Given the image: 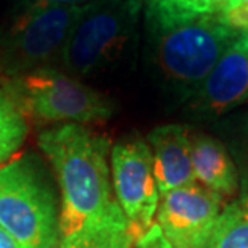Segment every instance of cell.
Masks as SVG:
<instances>
[{
	"mask_svg": "<svg viewBox=\"0 0 248 248\" xmlns=\"http://www.w3.org/2000/svg\"><path fill=\"white\" fill-rule=\"evenodd\" d=\"M37 143L60 187L62 239L120 208L111 187L110 140L105 136L68 123L46 129Z\"/></svg>",
	"mask_w": 248,
	"mask_h": 248,
	"instance_id": "cell-1",
	"label": "cell"
},
{
	"mask_svg": "<svg viewBox=\"0 0 248 248\" xmlns=\"http://www.w3.org/2000/svg\"><path fill=\"white\" fill-rule=\"evenodd\" d=\"M150 53L160 79L182 98H192L240 32L219 15L170 26H152Z\"/></svg>",
	"mask_w": 248,
	"mask_h": 248,
	"instance_id": "cell-2",
	"label": "cell"
},
{
	"mask_svg": "<svg viewBox=\"0 0 248 248\" xmlns=\"http://www.w3.org/2000/svg\"><path fill=\"white\" fill-rule=\"evenodd\" d=\"M0 227L18 248H58L60 211L41 161L23 155L0 166Z\"/></svg>",
	"mask_w": 248,
	"mask_h": 248,
	"instance_id": "cell-3",
	"label": "cell"
},
{
	"mask_svg": "<svg viewBox=\"0 0 248 248\" xmlns=\"http://www.w3.org/2000/svg\"><path fill=\"white\" fill-rule=\"evenodd\" d=\"M142 0H95L82 5L63 50L64 73L81 79L118 64L136 39Z\"/></svg>",
	"mask_w": 248,
	"mask_h": 248,
	"instance_id": "cell-4",
	"label": "cell"
},
{
	"mask_svg": "<svg viewBox=\"0 0 248 248\" xmlns=\"http://www.w3.org/2000/svg\"><path fill=\"white\" fill-rule=\"evenodd\" d=\"M8 93L24 116L41 123H102L115 113L111 100L57 68L18 74L10 84Z\"/></svg>",
	"mask_w": 248,
	"mask_h": 248,
	"instance_id": "cell-5",
	"label": "cell"
},
{
	"mask_svg": "<svg viewBox=\"0 0 248 248\" xmlns=\"http://www.w3.org/2000/svg\"><path fill=\"white\" fill-rule=\"evenodd\" d=\"M82 5L23 7L2 37L3 57L15 76L60 64Z\"/></svg>",
	"mask_w": 248,
	"mask_h": 248,
	"instance_id": "cell-6",
	"label": "cell"
},
{
	"mask_svg": "<svg viewBox=\"0 0 248 248\" xmlns=\"http://www.w3.org/2000/svg\"><path fill=\"white\" fill-rule=\"evenodd\" d=\"M110 172L115 200L127 221L134 240L155 224L160 203L153 156L143 139H126L110 150Z\"/></svg>",
	"mask_w": 248,
	"mask_h": 248,
	"instance_id": "cell-7",
	"label": "cell"
},
{
	"mask_svg": "<svg viewBox=\"0 0 248 248\" xmlns=\"http://www.w3.org/2000/svg\"><path fill=\"white\" fill-rule=\"evenodd\" d=\"M222 206L221 197L195 182L160 195L155 224L172 248H193Z\"/></svg>",
	"mask_w": 248,
	"mask_h": 248,
	"instance_id": "cell-8",
	"label": "cell"
},
{
	"mask_svg": "<svg viewBox=\"0 0 248 248\" xmlns=\"http://www.w3.org/2000/svg\"><path fill=\"white\" fill-rule=\"evenodd\" d=\"M190 100L208 116L224 115L248 100V32L235 37Z\"/></svg>",
	"mask_w": 248,
	"mask_h": 248,
	"instance_id": "cell-9",
	"label": "cell"
},
{
	"mask_svg": "<svg viewBox=\"0 0 248 248\" xmlns=\"http://www.w3.org/2000/svg\"><path fill=\"white\" fill-rule=\"evenodd\" d=\"M153 172L160 195L195 184L190 158V129L182 124H163L148 134Z\"/></svg>",
	"mask_w": 248,
	"mask_h": 248,
	"instance_id": "cell-10",
	"label": "cell"
},
{
	"mask_svg": "<svg viewBox=\"0 0 248 248\" xmlns=\"http://www.w3.org/2000/svg\"><path fill=\"white\" fill-rule=\"evenodd\" d=\"M190 158L198 186L216 193L222 200L235 195L239 187L235 165L217 139L190 132Z\"/></svg>",
	"mask_w": 248,
	"mask_h": 248,
	"instance_id": "cell-11",
	"label": "cell"
},
{
	"mask_svg": "<svg viewBox=\"0 0 248 248\" xmlns=\"http://www.w3.org/2000/svg\"><path fill=\"white\" fill-rule=\"evenodd\" d=\"M193 248H248V193L222 206Z\"/></svg>",
	"mask_w": 248,
	"mask_h": 248,
	"instance_id": "cell-12",
	"label": "cell"
},
{
	"mask_svg": "<svg viewBox=\"0 0 248 248\" xmlns=\"http://www.w3.org/2000/svg\"><path fill=\"white\" fill-rule=\"evenodd\" d=\"M134 237L121 208L60 240L58 248H132Z\"/></svg>",
	"mask_w": 248,
	"mask_h": 248,
	"instance_id": "cell-13",
	"label": "cell"
},
{
	"mask_svg": "<svg viewBox=\"0 0 248 248\" xmlns=\"http://www.w3.org/2000/svg\"><path fill=\"white\" fill-rule=\"evenodd\" d=\"M232 0H148L147 24L170 26L219 15Z\"/></svg>",
	"mask_w": 248,
	"mask_h": 248,
	"instance_id": "cell-14",
	"label": "cell"
},
{
	"mask_svg": "<svg viewBox=\"0 0 248 248\" xmlns=\"http://www.w3.org/2000/svg\"><path fill=\"white\" fill-rule=\"evenodd\" d=\"M26 134V116L12 95L0 89V166L23 145Z\"/></svg>",
	"mask_w": 248,
	"mask_h": 248,
	"instance_id": "cell-15",
	"label": "cell"
},
{
	"mask_svg": "<svg viewBox=\"0 0 248 248\" xmlns=\"http://www.w3.org/2000/svg\"><path fill=\"white\" fill-rule=\"evenodd\" d=\"M222 23L237 32H248V3L232 0L229 7L219 13Z\"/></svg>",
	"mask_w": 248,
	"mask_h": 248,
	"instance_id": "cell-16",
	"label": "cell"
},
{
	"mask_svg": "<svg viewBox=\"0 0 248 248\" xmlns=\"http://www.w3.org/2000/svg\"><path fill=\"white\" fill-rule=\"evenodd\" d=\"M132 248H172L170 242L165 239V235L161 234L160 227L153 224L140 239L134 242Z\"/></svg>",
	"mask_w": 248,
	"mask_h": 248,
	"instance_id": "cell-17",
	"label": "cell"
},
{
	"mask_svg": "<svg viewBox=\"0 0 248 248\" xmlns=\"http://www.w3.org/2000/svg\"><path fill=\"white\" fill-rule=\"evenodd\" d=\"M95 0H24V7H44V5H86Z\"/></svg>",
	"mask_w": 248,
	"mask_h": 248,
	"instance_id": "cell-18",
	"label": "cell"
},
{
	"mask_svg": "<svg viewBox=\"0 0 248 248\" xmlns=\"http://www.w3.org/2000/svg\"><path fill=\"white\" fill-rule=\"evenodd\" d=\"M0 248H18V245L15 244V240L0 227Z\"/></svg>",
	"mask_w": 248,
	"mask_h": 248,
	"instance_id": "cell-19",
	"label": "cell"
},
{
	"mask_svg": "<svg viewBox=\"0 0 248 248\" xmlns=\"http://www.w3.org/2000/svg\"><path fill=\"white\" fill-rule=\"evenodd\" d=\"M247 131H248V116H247Z\"/></svg>",
	"mask_w": 248,
	"mask_h": 248,
	"instance_id": "cell-20",
	"label": "cell"
},
{
	"mask_svg": "<svg viewBox=\"0 0 248 248\" xmlns=\"http://www.w3.org/2000/svg\"><path fill=\"white\" fill-rule=\"evenodd\" d=\"M239 2H247L248 3V0H239Z\"/></svg>",
	"mask_w": 248,
	"mask_h": 248,
	"instance_id": "cell-21",
	"label": "cell"
}]
</instances>
